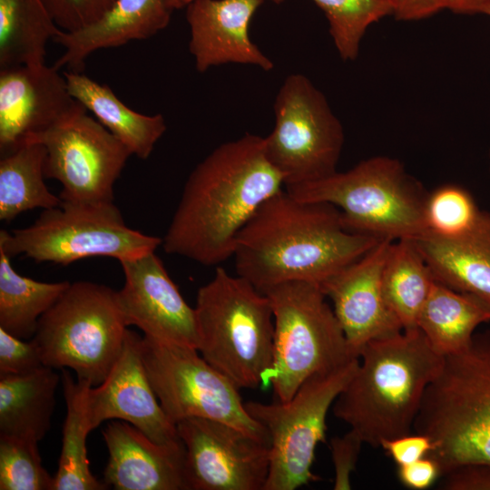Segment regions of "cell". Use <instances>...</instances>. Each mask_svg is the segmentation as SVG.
Segmentation results:
<instances>
[{"mask_svg": "<svg viewBox=\"0 0 490 490\" xmlns=\"http://www.w3.org/2000/svg\"><path fill=\"white\" fill-rule=\"evenodd\" d=\"M283 185L264 137L246 133L220 144L189 175L163 250L205 266L224 262L233 257L241 229Z\"/></svg>", "mask_w": 490, "mask_h": 490, "instance_id": "1", "label": "cell"}, {"mask_svg": "<svg viewBox=\"0 0 490 490\" xmlns=\"http://www.w3.org/2000/svg\"><path fill=\"white\" fill-rule=\"evenodd\" d=\"M379 240L348 230L334 205L301 201L281 190L240 231L236 274L260 291L289 281L320 286Z\"/></svg>", "mask_w": 490, "mask_h": 490, "instance_id": "2", "label": "cell"}, {"mask_svg": "<svg viewBox=\"0 0 490 490\" xmlns=\"http://www.w3.org/2000/svg\"><path fill=\"white\" fill-rule=\"evenodd\" d=\"M359 358L332 406L334 416L373 447L411 433L444 357L416 328L368 343Z\"/></svg>", "mask_w": 490, "mask_h": 490, "instance_id": "3", "label": "cell"}, {"mask_svg": "<svg viewBox=\"0 0 490 490\" xmlns=\"http://www.w3.org/2000/svg\"><path fill=\"white\" fill-rule=\"evenodd\" d=\"M413 429L433 445L428 456L444 476L472 465L490 466V330L444 357L426 389Z\"/></svg>", "mask_w": 490, "mask_h": 490, "instance_id": "4", "label": "cell"}, {"mask_svg": "<svg viewBox=\"0 0 490 490\" xmlns=\"http://www.w3.org/2000/svg\"><path fill=\"white\" fill-rule=\"evenodd\" d=\"M198 351L237 387L257 388L273 361L270 299L250 282L218 267L198 289Z\"/></svg>", "mask_w": 490, "mask_h": 490, "instance_id": "5", "label": "cell"}, {"mask_svg": "<svg viewBox=\"0 0 490 490\" xmlns=\"http://www.w3.org/2000/svg\"><path fill=\"white\" fill-rule=\"evenodd\" d=\"M286 191L301 201L334 205L344 227L354 233L397 240L425 232L428 191L397 158L370 157L348 171Z\"/></svg>", "mask_w": 490, "mask_h": 490, "instance_id": "6", "label": "cell"}, {"mask_svg": "<svg viewBox=\"0 0 490 490\" xmlns=\"http://www.w3.org/2000/svg\"><path fill=\"white\" fill-rule=\"evenodd\" d=\"M261 292L274 318L273 361L262 387L271 385L275 401L289 400L310 377L358 358L318 284L289 281Z\"/></svg>", "mask_w": 490, "mask_h": 490, "instance_id": "7", "label": "cell"}, {"mask_svg": "<svg viewBox=\"0 0 490 490\" xmlns=\"http://www.w3.org/2000/svg\"><path fill=\"white\" fill-rule=\"evenodd\" d=\"M127 329L117 290L75 281L40 318L33 338L44 366L71 369L96 387L119 358Z\"/></svg>", "mask_w": 490, "mask_h": 490, "instance_id": "8", "label": "cell"}, {"mask_svg": "<svg viewBox=\"0 0 490 490\" xmlns=\"http://www.w3.org/2000/svg\"><path fill=\"white\" fill-rule=\"evenodd\" d=\"M162 242L129 228L114 202L61 201L26 228L0 231V249L10 258L23 254L63 266L93 256L134 259L155 251Z\"/></svg>", "mask_w": 490, "mask_h": 490, "instance_id": "9", "label": "cell"}, {"mask_svg": "<svg viewBox=\"0 0 490 490\" xmlns=\"http://www.w3.org/2000/svg\"><path fill=\"white\" fill-rule=\"evenodd\" d=\"M359 358L307 379L286 402L244 403L270 436V468L264 490H295L318 480L311 467L319 443L326 442L327 416L349 382Z\"/></svg>", "mask_w": 490, "mask_h": 490, "instance_id": "10", "label": "cell"}, {"mask_svg": "<svg viewBox=\"0 0 490 490\" xmlns=\"http://www.w3.org/2000/svg\"><path fill=\"white\" fill-rule=\"evenodd\" d=\"M273 109L275 125L264 137L265 152L284 185L311 182L336 172L343 127L311 81L301 74L287 76Z\"/></svg>", "mask_w": 490, "mask_h": 490, "instance_id": "11", "label": "cell"}, {"mask_svg": "<svg viewBox=\"0 0 490 490\" xmlns=\"http://www.w3.org/2000/svg\"><path fill=\"white\" fill-rule=\"evenodd\" d=\"M142 356L151 385L168 418L191 417L235 426L270 444L266 429L247 412L237 387L195 348L142 336Z\"/></svg>", "mask_w": 490, "mask_h": 490, "instance_id": "12", "label": "cell"}, {"mask_svg": "<svg viewBox=\"0 0 490 490\" xmlns=\"http://www.w3.org/2000/svg\"><path fill=\"white\" fill-rule=\"evenodd\" d=\"M87 113L82 105L28 142L44 146V176L62 184L61 201L113 202L114 183L132 154Z\"/></svg>", "mask_w": 490, "mask_h": 490, "instance_id": "13", "label": "cell"}, {"mask_svg": "<svg viewBox=\"0 0 490 490\" xmlns=\"http://www.w3.org/2000/svg\"><path fill=\"white\" fill-rule=\"evenodd\" d=\"M176 428L185 448L187 490H264L269 443L207 418L183 419Z\"/></svg>", "mask_w": 490, "mask_h": 490, "instance_id": "14", "label": "cell"}, {"mask_svg": "<svg viewBox=\"0 0 490 490\" xmlns=\"http://www.w3.org/2000/svg\"><path fill=\"white\" fill-rule=\"evenodd\" d=\"M124 284L118 299L127 326L162 342L198 350L195 309L181 296L155 251L119 261Z\"/></svg>", "mask_w": 490, "mask_h": 490, "instance_id": "15", "label": "cell"}, {"mask_svg": "<svg viewBox=\"0 0 490 490\" xmlns=\"http://www.w3.org/2000/svg\"><path fill=\"white\" fill-rule=\"evenodd\" d=\"M82 105L54 64L0 69L1 155L25 144Z\"/></svg>", "mask_w": 490, "mask_h": 490, "instance_id": "16", "label": "cell"}, {"mask_svg": "<svg viewBox=\"0 0 490 490\" xmlns=\"http://www.w3.org/2000/svg\"><path fill=\"white\" fill-rule=\"evenodd\" d=\"M142 336L127 329L122 349L105 379L91 387L87 409L92 430L109 420L130 423L158 444L180 440L151 385L141 348Z\"/></svg>", "mask_w": 490, "mask_h": 490, "instance_id": "17", "label": "cell"}, {"mask_svg": "<svg viewBox=\"0 0 490 490\" xmlns=\"http://www.w3.org/2000/svg\"><path fill=\"white\" fill-rule=\"evenodd\" d=\"M393 241L380 240L362 257L320 285L332 302L352 354L358 358L368 343L403 330L388 308L382 289V272Z\"/></svg>", "mask_w": 490, "mask_h": 490, "instance_id": "18", "label": "cell"}, {"mask_svg": "<svg viewBox=\"0 0 490 490\" xmlns=\"http://www.w3.org/2000/svg\"><path fill=\"white\" fill-rule=\"evenodd\" d=\"M264 0H193L186 6L189 50L198 72L229 63L270 71L273 62L249 36V25Z\"/></svg>", "mask_w": 490, "mask_h": 490, "instance_id": "19", "label": "cell"}, {"mask_svg": "<svg viewBox=\"0 0 490 490\" xmlns=\"http://www.w3.org/2000/svg\"><path fill=\"white\" fill-rule=\"evenodd\" d=\"M109 453L103 483L116 490H187L185 448L180 439L158 444L122 420L103 430Z\"/></svg>", "mask_w": 490, "mask_h": 490, "instance_id": "20", "label": "cell"}, {"mask_svg": "<svg viewBox=\"0 0 490 490\" xmlns=\"http://www.w3.org/2000/svg\"><path fill=\"white\" fill-rule=\"evenodd\" d=\"M174 8L169 0H115L96 22L76 31L61 30L53 40L64 47L54 65L82 72L94 52L145 40L163 30Z\"/></svg>", "mask_w": 490, "mask_h": 490, "instance_id": "21", "label": "cell"}, {"mask_svg": "<svg viewBox=\"0 0 490 490\" xmlns=\"http://www.w3.org/2000/svg\"><path fill=\"white\" fill-rule=\"evenodd\" d=\"M415 240L436 280L490 306V211H481L472 229L458 238L423 234Z\"/></svg>", "mask_w": 490, "mask_h": 490, "instance_id": "22", "label": "cell"}, {"mask_svg": "<svg viewBox=\"0 0 490 490\" xmlns=\"http://www.w3.org/2000/svg\"><path fill=\"white\" fill-rule=\"evenodd\" d=\"M73 97L131 152L140 159L150 157L155 144L167 129L162 114L140 113L123 103L106 84L91 79L82 72L65 71Z\"/></svg>", "mask_w": 490, "mask_h": 490, "instance_id": "23", "label": "cell"}, {"mask_svg": "<svg viewBox=\"0 0 490 490\" xmlns=\"http://www.w3.org/2000/svg\"><path fill=\"white\" fill-rule=\"evenodd\" d=\"M60 376L42 366L0 377V435L43 439L51 427Z\"/></svg>", "mask_w": 490, "mask_h": 490, "instance_id": "24", "label": "cell"}, {"mask_svg": "<svg viewBox=\"0 0 490 490\" xmlns=\"http://www.w3.org/2000/svg\"><path fill=\"white\" fill-rule=\"evenodd\" d=\"M490 321V306L479 298L435 280L420 311L417 328L445 357L465 349L476 328Z\"/></svg>", "mask_w": 490, "mask_h": 490, "instance_id": "25", "label": "cell"}, {"mask_svg": "<svg viewBox=\"0 0 490 490\" xmlns=\"http://www.w3.org/2000/svg\"><path fill=\"white\" fill-rule=\"evenodd\" d=\"M61 382L66 403V416L63 425L62 448L58 468L54 476L53 490H104L108 486L91 472L86 439L92 431L87 396L89 382L72 377L62 369Z\"/></svg>", "mask_w": 490, "mask_h": 490, "instance_id": "26", "label": "cell"}, {"mask_svg": "<svg viewBox=\"0 0 490 490\" xmlns=\"http://www.w3.org/2000/svg\"><path fill=\"white\" fill-rule=\"evenodd\" d=\"M435 278L414 239L394 240L382 272L386 302L403 330L417 328Z\"/></svg>", "mask_w": 490, "mask_h": 490, "instance_id": "27", "label": "cell"}, {"mask_svg": "<svg viewBox=\"0 0 490 490\" xmlns=\"http://www.w3.org/2000/svg\"><path fill=\"white\" fill-rule=\"evenodd\" d=\"M61 30L43 0H0V69L44 64Z\"/></svg>", "mask_w": 490, "mask_h": 490, "instance_id": "28", "label": "cell"}, {"mask_svg": "<svg viewBox=\"0 0 490 490\" xmlns=\"http://www.w3.org/2000/svg\"><path fill=\"white\" fill-rule=\"evenodd\" d=\"M46 150L42 143L28 142L1 155L0 220L10 221L24 211L61 204L44 183Z\"/></svg>", "mask_w": 490, "mask_h": 490, "instance_id": "29", "label": "cell"}, {"mask_svg": "<svg viewBox=\"0 0 490 490\" xmlns=\"http://www.w3.org/2000/svg\"><path fill=\"white\" fill-rule=\"evenodd\" d=\"M71 282H43L17 273L0 249V328L26 339L35 334L40 318Z\"/></svg>", "mask_w": 490, "mask_h": 490, "instance_id": "30", "label": "cell"}, {"mask_svg": "<svg viewBox=\"0 0 490 490\" xmlns=\"http://www.w3.org/2000/svg\"><path fill=\"white\" fill-rule=\"evenodd\" d=\"M325 14L339 56L354 61L368 28L393 15L390 0H311Z\"/></svg>", "mask_w": 490, "mask_h": 490, "instance_id": "31", "label": "cell"}, {"mask_svg": "<svg viewBox=\"0 0 490 490\" xmlns=\"http://www.w3.org/2000/svg\"><path fill=\"white\" fill-rule=\"evenodd\" d=\"M481 211L466 188L443 184L427 194L423 234L441 240L458 238L472 229Z\"/></svg>", "mask_w": 490, "mask_h": 490, "instance_id": "32", "label": "cell"}, {"mask_svg": "<svg viewBox=\"0 0 490 490\" xmlns=\"http://www.w3.org/2000/svg\"><path fill=\"white\" fill-rule=\"evenodd\" d=\"M38 441L0 435V489L53 490L54 476L42 465Z\"/></svg>", "mask_w": 490, "mask_h": 490, "instance_id": "33", "label": "cell"}, {"mask_svg": "<svg viewBox=\"0 0 490 490\" xmlns=\"http://www.w3.org/2000/svg\"><path fill=\"white\" fill-rule=\"evenodd\" d=\"M57 26L76 31L100 19L115 0H43Z\"/></svg>", "mask_w": 490, "mask_h": 490, "instance_id": "34", "label": "cell"}, {"mask_svg": "<svg viewBox=\"0 0 490 490\" xmlns=\"http://www.w3.org/2000/svg\"><path fill=\"white\" fill-rule=\"evenodd\" d=\"M44 366L40 347L0 328V377L20 375Z\"/></svg>", "mask_w": 490, "mask_h": 490, "instance_id": "35", "label": "cell"}, {"mask_svg": "<svg viewBox=\"0 0 490 490\" xmlns=\"http://www.w3.org/2000/svg\"><path fill=\"white\" fill-rule=\"evenodd\" d=\"M362 439L351 429L340 436H335L330 441L331 458L334 466V490H349L350 476L355 471L361 446Z\"/></svg>", "mask_w": 490, "mask_h": 490, "instance_id": "36", "label": "cell"}, {"mask_svg": "<svg viewBox=\"0 0 490 490\" xmlns=\"http://www.w3.org/2000/svg\"><path fill=\"white\" fill-rule=\"evenodd\" d=\"M380 447L392 458L397 466L416 462L432 450L430 438L420 433H409L400 436L383 440Z\"/></svg>", "mask_w": 490, "mask_h": 490, "instance_id": "37", "label": "cell"}, {"mask_svg": "<svg viewBox=\"0 0 490 490\" xmlns=\"http://www.w3.org/2000/svg\"><path fill=\"white\" fill-rule=\"evenodd\" d=\"M397 476L406 487L423 490L435 484L441 476V471L438 464L426 456L411 464L398 466Z\"/></svg>", "mask_w": 490, "mask_h": 490, "instance_id": "38", "label": "cell"}, {"mask_svg": "<svg viewBox=\"0 0 490 490\" xmlns=\"http://www.w3.org/2000/svg\"><path fill=\"white\" fill-rule=\"evenodd\" d=\"M444 476L442 489L490 490V466H466Z\"/></svg>", "mask_w": 490, "mask_h": 490, "instance_id": "39", "label": "cell"}, {"mask_svg": "<svg viewBox=\"0 0 490 490\" xmlns=\"http://www.w3.org/2000/svg\"><path fill=\"white\" fill-rule=\"evenodd\" d=\"M393 15L398 20L412 21L436 13V0H390Z\"/></svg>", "mask_w": 490, "mask_h": 490, "instance_id": "40", "label": "cell"}, {"mask_svg": "<svg viewBox=\"0 0 490 490\" xmlns=\"http://www.w3.org/2000/svg\"><path fill=\"white\" fill-rule=\"evenodd\" d=\"M490 0H436V11L448 9L458 14H485Z\"/></svg>", "mask_w": 490, "mask_h": 490, "instance_id": "41", "label": "cell"}, {"mask_svg": "<svg viewBox=\"0 0 490 490\" xmlns=\"http://www.w3.org/2000/svg\"><path fill=\"white\" fill-rule=\"evenodd\" d=\"M193 0H169L172 6L176 9H181L183 7H186ZM274 2L275 4H281L284 0H270Z\"/></svg>", "mask_w": 490, "mask_h": 490, "instance_id": "42", "label": "cell"}, {"mask_svg": "<svg viewBox=\"0 0 490 490\" xmlns=\"http://www.w3.org/2000/svg\"><path fill=\"white\" fill-rule=\"evenodd\" d=\"M488 160H489V166H488V170H489V174H490V151H489V153H488Z\"/></svg>", "mask_w": 490, "mask_h": 490, "instance_id": "43", "label": "cell"}, {"mask_svg": "<svg viewBox=\"0 0 490 490\" xmlns=\"http://www.w3.org/2000/svg\"><path fill=\"white\" fill-rule=\"evenodd\" d=\"M485 15H487L490 16V7L486 10L485 14Z\"/></svg>", "mask_w": 490, "mask_h": 490, "instance_id": "44", "label": "cell"}]
</instances>
